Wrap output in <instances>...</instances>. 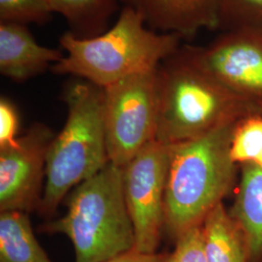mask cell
Listing matches in <instances>:
<instances>
[{
    "label": "cell",
    "mask_w": 262,
    "mask_h": 262,
    "mask_svg": "<svg viewBox=\"0 0 262 262\" xmlns=\"http://www.w3.org/2000/svg\"><path fill=\"white\" fill-rule=\"evenodd\" d=\"M106 262H168V254L144 253L133 250Z\"/></svg>",
    "instance_id": "obj_21"
},
{
    "label": "cell",
    "mask_w": 262,
    "mask_h": 262,
    "mask_svg": "<svg viewBox=\"0 0 262 262\" xmlns=\"http://www.w3.org/2000/svg\"><path fill=\"white\" fill-rule=\"evenodd\" d=\"M152 30L190 37L202 29H219L220 0H128Z\"/></svg>",
    "instance_id": "obj_10"
},
{
    "label": "cell",
    "mask_w": 262,
    "mask_h": 262,
    "mask_svg": "<svg viewBox=\"0 0 262 262\" xmlns=\"http://www.w3.org/2000/svg\"><path fill=\"white\" fill-rule=\"evenodd\" d=\"M253 164H255V165H257V166H259V167L262 168V152L260 157H259V159H257V161L255 163H253Z\"/></svg>",
    "instance_id": "obj_22"
},
{
    "label": "cell",
    "mask_w": 262,
    "mask_h": 262,
    "mask_svg": "<svg viewBox=\"0 0 262 262\" xmlns=\"http://www.w3.org/2000/svg\"><path fill=\"white\" fill-rule=\"evenodd\" d=\"M55 135L33 124L17 142L0 149V212L39 210L46 178L48 150Z\"/></svg>",
    "instance_id": "obj_9"
},
{
    "label": "cell",
    "mask_w": 262,
    "mask_h": 262,
    "mask_svg": "<svg viewBox=\"0 0 262 262\" xmlns=\"http://www.w3.org/2000/svg\"><path fill=\"white\" fill-rule=\"evenodd\" d=\"M168 262H207L202 225L179 237L174 251L168 254Z\"/></svg>",
    "instance_id": "obj_19"
},
{
    "label": "cell",
    "mask_w": 262,
    "mask_h": 262,
    "mask_svg": "<svg viewBox=\"0 0 262 262\" xmlns=\"http://www.w3.org/2000/svg\"><path fill=\"white\" fill-rule=\"evenodd\" d=\"M0 262H53L38 243L27 213L0 212Z\"/></svg>",
    "instance_id": "obj_14"
},
{
    "label": "cell",
    "mask_w": 262,
    "mask_h": 262,
    "mask_svg": "<svg viewBox=\"0 0 262 262\" xmlns=\"http://www.w3.org/2000/svg\"><path fill=\"white\" fill-rule=\"evenodd\" d=\"M67 119L48 150L46 182L39 207L51 216L66 194L110 162L104 127V91L78 81L64 93Z\"/></svg>",
    "instance_id": "obj_5"
},
{
    "label": "cell",
    "mask_w": 262,
    "mask_h": 262,
    "mask_svg": "<svg viewBox=\"0 0 262 262\" xmlns=\"http://www.w3.org/2000/svg\"><path fill=\"white\" fill-rule=\"evenodd\" d=\"M261 152L262 111L236 122L231 139V157L240 166L255 163Z\"/></svg>",
    "instance_id": "obj_16"
},
{
    "label": "cell",
    "mask_w": 262,
    "mask_h": 262,
    "mask_svg": "<svg viewBox=\"0 0 262 262\" xmlns=\"http://www.w3.org/2000/svg\"><path fill=\"white\" fill-rule=\"evenodd\" d=\"M158 69L129 76L103 89L107 150L110 161L118 166L123 167L156 140Z\"/></svg>",
    "instance_id": "obj_6"
},
{
    "label": "cell",
    "mask_w": 262,
    "mask_h": 262,
    "mask_svg": "<svg viewBox=\"0 0 262 262\" xmlns=\"http://www.w3.org/2000/svg\"><path fill=\"white\" fill-rule=\"evenodd\" d=\"M156 140L176 146L261 112L195 64L182 46L158 69Z\"/></svg>",
    "instance_id": "obj_1"
},
{
    "label": "cell",
    "mask_w": 262,
    "mask_h": 262,
    "mask_svg": "<svg viewBox=\"0 0 262 262\" xmlns=\"http://www.w3.org/2000/svg\"><path fill=\"white\" fill-rule=\"evenodd\" d=\"M235 124L172 146L164 225L172 240L203 225L233 189L238 169L231 157Z\"/></svg>",
    "instance_id": "obj_3"
},
{
    "label": "cell",
    "mask_w": 262,
    "mask_h": 262,
    "mask_svg": "<svg viewBox=\"0 0 262 262\" xmlns=\"http://www.w3.org/2000/svg\"><path fill=\"white\" fill-rule=\"evenodd\" d=\"M146 25L140 12L127 5L112 28L100 35L80 38L67 31L59 38L66 55L51 69L102 89L129 76L155 71L177 52L182 38Z\"/></svg>",
    "instance_id": "obj_2"
},
{
    "label": "cell",
    "mask_w": 262,
    "mask_h": 262,
    "mask_svg": "<svg viewBox=\"0 0 262 262\" xmlns=\"http://www.w3.org/2000/svg\"><path fill=\"white\" fill-rule=\"evenodd\" d=\"M19 111L6 97L0 99V149L14 145L18 140Z\"/></svg>",
    "instance_id": "obj_20"
},
{
    "label": "cell",
    "mask_w": 262,
    "mask_h": 262,
    "mask_svg": "<svg viewBox=\"0 0 262 262\" xmlns=\"http://www.w3.org/2000/svg\"><path fill=\"white\" fill-rule=\"evenodd\" d=\"M53 13L67 20L77 37L93 38L106 31L116 12L117 0H47Z\"/></svg>",
    "instance_id": "obj_15"
},
{
    "label": "cell",
    "mask_w": 262,
    "mask_h": 262,
    "mask_svg": "<svg viewBox=\"0 0 262 262\" xmlns=\"http://www.w3.org/2000/svg\"><path fill=\"white\" fill-rule=\"evenodd\" d=\"M62 50L38 43L26 25L0 23V73L21 83L45 72L63 58Z\"/></svg>",
    "instance_id": "obj_11"
},
{
    "label": "cell",
    "mask_w": 262,
    "mask_h": 262,
    "mask_svg": "<svg viewBox=\"0 0 262 262\" xmlns=\"http://www.w3.org/2000/svg\"><path fill=\"white\" fill-rule=\"evenodd\" d=\"M172 146L154 140L122 167L123 192L137 252L157 253L165 225V193Z\"/></svg>",
    "instance_id": "obj_7"
},
{
    "label": "cell",
    "mask_w": 262,
    "mask_h": 262,
    "mask_svg": "<svg viewBox=\"0 0 262 262\" xmlns=\"http://www.w3.org/2000/svg\"><path fill=\"white\" fill-rule=\"evenodd\" d=\"M53 14L47 0H0L1 21L44 25Z\"/></svg>",
    "instance_id": "obj_18"
},
{
    "label": "cell",
    "mask_w": 262,
    "mask_h": 262,
    "mask_svg": "<svg viewBox=\"0 0 262 262\" xmlns=\"http://www.w3.org/2000/svg\"><path fill=\"white\" fill-rule=\"evenodd\" d=\"M40 231L71 241L75 262H106L135 248L134 228L123 192L122 167L111 161L78 185L66 215L41 225Z\"/></svg>",
    "instance_id": "obj_4"
},
{
    "label": "cell",
    "mask_w": 262,
    "mask_h": 262,
    "mask_svg": "<svg viewBox=\"0 0 262 262\" xmlns=\"http://www.w3.org/2000/svg\"><path fill=\"white\" fill-rule=\"evenodd\" d=\"M239 167L241 178L229 212L243 231L250 262H261L262 168L253 163Z\"/></svg>",
    "instance_id": "obj_12"
},
{
    "label": "cell",
    "mask_w": 262,
    "mask_h": 262,
    "mask_svg": "<svg viewBox=\"0 0 262 262\" xmlns=\"http://www.w3.org/2000/svg\"><path fill=\"white\" fill-rule=\"evenodd\" d=\"M202 230L207 262H250L243 231L224 203L207 215Z\"/></svg>",
    "instance_id": "obj_13"
},
{
    "label": "cell",
    "mask_w": 262,
    "mask_h": 262,
    "mask_svg": "<svg viewBox=\"0 0 262 262\" xmlns=\"http://www.w3.org/2000/svg\"><path fill=\"white\" fill-rule=\"evenodd\" d=\"M182 48L195 64L262 111V31L225 30L206 46Z\"/></svg>",
    "instance_id": "obj_8"
},
{
    "label": "cell",
    "mask_w": 262,
    "mask_h": 262,
    "mask_svg": "<svg viewBox=\"0 0 262 262\" xmlns=\"http://www.w3.org/2000/svg\"><path fill=\"white\" fill-rule=\"evenodd\" d=\"M219 29L262 31V0H220Z\"/></svg>",
    "instance_id": "obj_17"
},
{
    "label": "cell",
    "mask_w": 262,
    "mask_h": 262,
    "mask_svg": "<svg viewBox=\"0 0 262 262\" xmlns=\"http://www.w3.org/2000/svg\"><path fill=\"white\" fill-rule=\"evenodd\" d=\"M262 262V261H261Z\"/></svg>",
    "instance_id": "obj_23"
}]
</instances>
